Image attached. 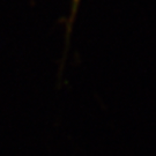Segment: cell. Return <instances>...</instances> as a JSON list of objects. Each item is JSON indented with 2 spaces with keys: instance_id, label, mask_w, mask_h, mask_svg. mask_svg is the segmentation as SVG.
I'll return each instance as SVG.
<instances>
[{
  "instance_id": "obj_1",
  "label": "cell",
  "mask_w": 156,
  "mask_h": 156,
  "mask_svg": "<svg viewBox=\"0 0 156 156\" xmlns=\"http://www.w3.org/2000/svg\"><path fill=\"white\" fill-rule=\"evenodd\" d=\"M80 4V0H72V14H71V22L74 20L75 13L78 11V6Z\"/></svg>"
}]
</instances>
